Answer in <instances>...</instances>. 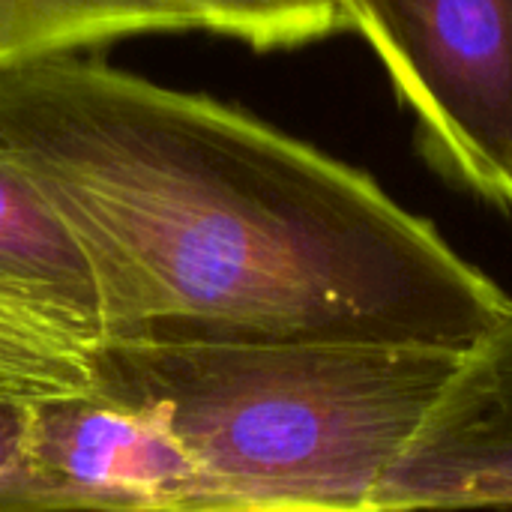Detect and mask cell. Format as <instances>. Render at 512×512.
Masks as SVG:
<instances>
[{
    "label": "cell",
    "instance_id": "cell-11",
    "mask_svg": "<svg viewBox=\"0 0 512 512\" xmlns=\"http://www.w3.org/2000/svg\"><path fill=\"white\" fill-rule=\"evenodd\" d=\"M339 3H342V6H348V0H339ZM345 12H348V9H345ZM348 27H351V24H348Z\"/></svg>",
    "mask_w": 512,
    "mask_h": 512
},
{
    "label": "cell",
    "instance_id": "cell-8",
    "mask_svg": "<svg viewBox=\"0 0 512 512\" xmlns=\"http://www.w3.org/2000/svg\"><path fill=\"white\" fill-rule=\"evenodd\" d=\"M90 384V348L45 315L0 294V387L33 396Z\"/></svg>",
    "mask_w": 512,
    "mask_h": 512
},
{
    "label": "cell",
    "instance_id": "cell-2",
    "mask_svg": "<svg viewBox=\"0 0 512 512\" xmlns=\"http://www.w3.org/2000/svg\"><path fill=\"white\" fill-rule=\"evenodd\" d=\"M465 354L342 342H99L93 384L147 405L210 512H375Z\"/></svg>",
    "mask_w": 512,
    "mask_h": 512
},
{
    "label": "cell",
    "instance_id": "cell-4",
    "mask_svg": "<svg viewBox=\"0 0 512 512\" xmlns=\"http://www.w3.org/2000/svg\"><path fill=\"white\" fill-rule=\"evenodd\" d=\"M33 510L210 512L204 474L141 402L96 384L27 396Z\"/></svg>",
    "mask_w": 512,
    "mask_h": 512
},
{
    "label": "cell",
    "instance_id": "cell-3",
    "mask_svg": "<svg viewBox=\"0 0 512 512\" xmlns=\"http://www.w3.org/2000/svg\"><path fill=\"white\" fill-rule=\"evenodd\" d=\"M426 156L512 210V0H348Z\"/></svg>",
    "mask_w": 512,
    "mask_h": 512
},
{
    "label": "cell",
    "instance_id": "cell-7",
    "mask_svg": "<svg viewBox=\"0 0 512 512\" xmlns=\"http://www.w3.org/2000/svg\"><path fill=\"white\" fill-rule=\"evenodd\" d=\"M192 27L198 18L177 0H0V66Z\"/></svg>",
    "mask_w": 512,
    "mask_h": 512
},
{
    "label": "cell",
    "instance_id": "cell-6",
    "mask_svg": "<svg viewBox=\"0 0 512 512\" xmlns=\"http://www.w3.org/2000/svg\"><path fill=\"white\" fill-rule=\"evenodd\" d=\"M0 294L45 315L87 348L105 339L96 270L39 186L0 156Z\"/></svg>",
    "mask_w": 512,
    "mask_h": 512
},
{
    "label": "cell",
    "instance_id": "cell-10",
    "mask_svg": "<svg viewBox=\"0 0 512 512\" xmlns=\"http://www.w3.org/2000/svg\"><path fill=\"white\" fill-rule=\"evenodd\" d=\"M24 435L27 393L0 387V510H33Z\"/></svg>",
    "mask_w": 512,
    "mask_h": 512
},
{
    "label": "cell",
    "instance_id": "cell-9",
    "mask_svg": "<svg viewBox=\"0 0 512 512\" xmlns=\"http://www.w3.org/2000/svg\"><path fill=\"white\" fill-rule=\"evenodd\" d=\"M198 27L234 36L258 51L291 48L348 27L339 0H177Z\"/></svg>",
    "mask_w": 512,
    "mask_h": 512
},
{
    "label": "cell",
    "instance_id": "cell-5",
    "mask_svg": "<svg viewBox=\"0 0 512 512\" xmlns=\"http://www.w3.org/2000/svg\"><path fill=\"white\" fill-rule=\"evenodd\" d=\"M462 507H512V312L462 357L375 498V512Z\"/></svg>",
    "mask_w": 512,
    "mask_h": 512
},
{
    "label": "cell",
    "instance_id": "cell-1",
    "mask_svg": "<svg viewBox=\"0 0 512 512\" xmlns=\"http://www.w3.org/2000/svg\"><path fill=\"white\" fill-rule=\"evenodd\" d=\"M0 156L81 240L102 342L468 354L510 294L366 171L72 51L0 66Z\"/></svg>",
    "mask_w": 512,
    "mask_h": 512
}]
</instances>
